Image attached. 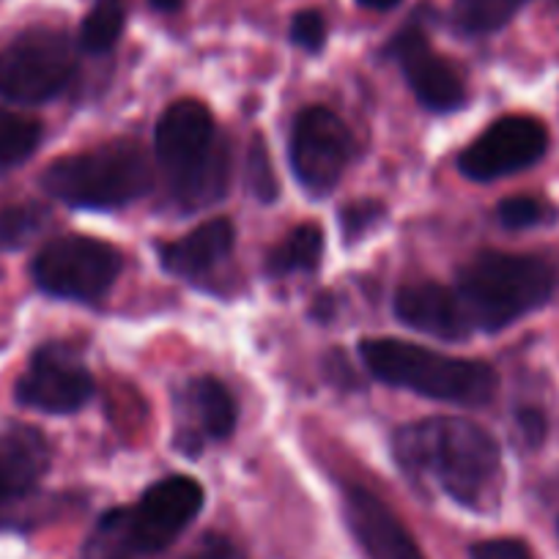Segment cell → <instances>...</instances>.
Listing matches in <instances>:
<instances>
[{
	"instance_id": "cell-1",
	"label": "cell",
	"mask_w": 559,
	"mask_h": 559,
	"mask_svg": "<svg viewBox=\"0 0 559 559\" xmlns=\"http://www.w3.org/2000/svg\"><path fill=\"white\" fill-rule=\"evenodd\" d=\"M395 459L408 475L431 477L450 499L483 510L497 499L502 453L491 433L464 417H428L401 428Z\"/></svg>"
},
{
	"instance_id": "cell-2",
	"label": "cell",
	"mask_w": 559,
	"mask_h": 559,
	"mask_svg": "<svg viewBox=\"0 0 559 559\" xmlns=\"http://www.w3.org/2000/svg\"><path fill=\"white\" fill-rule=\"evenodd\" d=\"M154 143L170 195L181 209L195 212L223 201L230 176L228 152L206 105L195 99L174 102L159 116Z\"/></svg>"
},
{
	"instance_id": "cell-3",
	"label": "cell",
	"mask_w": 559,
	"mask_h": 559,
	"mask_svg": "<svg viewBox=\"0 0 559 559\" xmlns=\"http://www.w3.org/2000/svg\"><path fill=\"white\" fill-rule=\"evenodd\" d=\"M359 354L370 373L392 386H403L423 397L459 406H483L497 395V370L480 359L450 357L417 343L395 337H370L359 343Z\"/></svg>"
},
{
	"instance_id": "cell-4",
	"label": "cell",
	"mask_w": 559,
	"mask_h": 559,
	"mask_svg": "<svg viewBox=\"0 0 559 559\" xmlns=\"http://www.w3.org/2000/svg\"><path fill=\"white\" fill-rule=\"evenodd\" d=\"M554 272L535 255L480 252L459 274V299L472 330L499 332L548 302Z\"/></svg>"
},
{
	"instance_id": "cell-5",
	"label": "cell",
	"mask_w": 559,
	"mask_h": 559,
	"mask_svg": "<svg viewBox=\"0 0 559 559\" xmlns=\"http://www.w3.org/2000/svg\"><path fill=\"white\" fill-rule=\"evenodd\" d=\"M154 185L152 165L138 143L116 140L94 152L61 157L45 170L41 187L78 209H121L146 195Z\"/></svg>"
},
{
	"instance_id": "cell-6",
	"label": "cell",
	"mask_w": 559,
	"mask_h": 559,
	"mask_svg": "<svg viewBox=\"0 0 559 559\" xmlns=\"http://www.w3.org/2000/svg\"><path fill=\"white\" fill-rule=\"evenodd\" d=\"M72 74L74 52L61 31H25L0 50V96L17 105L56 99Z\"/></svg>"
},
{
	"instance_id": "cell-7",
	"label": "cell",
	"mask_w": 559,
	"mask_h": 559,
	"mask_svg": "<svg viewBox=\"0 0 559 559\" xmlns=\"http://www.w3.org/2000/svg\"><path fill=\"white\" fill-rule=\"evenodd\" d=\"M121 272V255L107 241L91 236L52 239L34 258V280L41 292L72 302H96Z\"/></svg>"
},
{
	"instance_id": "cell-8",
	"label": "cell",
	"mask_w": 559,
	"mask_h": 559,
	"mask_svg": "<svg viewBox=\"0 0 559 559\" xmlns=\"http://www.w3.org/2000/svg\"><path fill=\"white\" fill-rule=\"evenodd\" d=\"M203 508V488L192 477L174 475L154 483L140 502L116 515L127 548L138 554H159L195 521Z\"/></svg>"
},
{
	"instance_id": "cell-9",
	"label": "cell",
	"mask_w": 559,
	"mask_h": 559,
	"mask_svg": "<svg viewBox=\"0 0 559 559\" xmlns=\"http://www.w3.org/2000/svg\"><path fill=\"white\" fill-rule=\"evenodd\" d=\"M354 140L346 123L326 107H305L294 118L292 168L310 195H330L341 181Z\"/></svg>"
},
{
	"instance_id": "cell-10",
	"label": "cell",
	"mask_w": 559,
	"mask_h": 559,
	"mask_svg": "<svg viewBox=\"0 0 559 559\" xmlns=\"http://www.w3.org/2000/svg\"><path fill=\"white\" fill-rule=\"evenodd\" d=\"M548 132L532 116H504L461 152L459 170L466 179L493 181L530 168L546 154Z\"/></svg>"
},
{
	"instance_id": "cell-11",
	"label": "cell",
	"mask_w": 559,
	"mask_h": 559,
	"mask_svg": "<svg viewBox=\"0 0 559 559\" xmlns=\"http://www.w3.org/2000/svg\"><path fill=\"white\" fill-rule=\"evenodd\" d=\"M94 395V379L67 348L45 346L17 381V401L47 414H72Z\"/></svg>"
},
{
	"instance_id": "cell-12",
	"label": "cell",
	"mask_w": 559,
	"mask_h": 559,
	"mask_svg": "<svg viewBox=\"0 0 559 559\" xmlns=\"http://www.w3.org/2000/svg\"><path fill=\"white\" fill-rule=\"evenodd\" d=\"M386 52L403 69L408 88L414 91L419 105L433 112H450L464 105V80L442 56L433 52L431 41L417 25H406L403 31H397L386 45Z\"/></svg>"
},
{
	"instance_id": "cell-13",
	"label": "cell",
	"mask_w": 559,
	"mask_h": 559,
	"mask_svg": "<svg viewBox=\"0 0 559 559\" xmlns=\"http://www.w3.org/2000/svg\"><path fill=\"white\" fill-rule=\"evenodd\" d=\"M343 513L354 540L368 559H426L403 521L365 488H348Z\"/></svg>"
},
{
	"instance_id": "cell-14",
	"label": "cell",
	"mask_w": 559,
	"mask_h": 559,
	"mask_svg": "<svg viewBox=\"0 0 559 559\" xmlns=\"http://www.w3.org/2000/svg\"><path fill=\"white\" fill-rule=\"evenodd\" d=\"M395 316L406 326L439 341H464L469 321L461 308L459 294L439 283H414L395 294Z\"/></svg>"
},
{
	"instance_id": "cell-15",
	"label": "cell",
	"mask_w": 559,
	"mask_h": 559,
	"mask_svg": "<svg viewBox=\"0 0 559 559\" xmlns=\"http://www.w3.org/2000/svg\"><path fill=\"white\" fill-rule=\"evenodd\" d=\"M234 225L228 219H209L179 241L163 247V266L176 277H201L234 250Z\"/></svg>"
},
{
	"instance_id": "cell-16",
	"label": "cell",
	"mask_w": 559,
	"mask_h": 559,
	"mask_svg": "<svg viewBox=\"0 0 559 559\" xmlns=\"http://www.w3.org/2000/svg\"><path fill=\"white\" fill-rule=\"evenodd\" d=\"M50 466V444L41 431L28 426H12L0 433V480L9 497L17 499L36 488Z\"/></svg>"
},
{
	"instance_id": "cell-17",
	"label": "cell",
	"mask_w": 559,
	"mask_h": 559,
	"mask_svg": "<svg viewBox=\"0 0 559 559\" xmlns=\"http://www.w3.org/2000/svg\"><path fill=\"white\" fill-rule=\"evenodd\" d=\"M190 406L203 433L212 439H228L236 428V406L230 392L212 376H201L190 384Z\"/></svg>"
},
{
	"instance_id": "cell-18",
	"label": "cell",
	"mask_w": 559,
	"mask_h": 559,
	"mask_svg": "<svg viewBox=\"0 0 559 559\" xmlns=\"http://www.w3.org/2000/svg\"><path fill=\"white\" fill-rule=\"evenodd\" d=\"M321 250H324V234L319 225L305 223L294 228L269 252V272L272 274H292V272H310L319 266Z\"/></svg>"
},
{
	"instance_id": "cell-19",
	"label": "cell",
	"mask_w": 559,
	"mask_h": 559,
	"mask_svg": "<svg viewBox=\"0 0 559 559\" xmlns=\"http://www.w3.org/2000/svg\"><path fill=\"white\" fill-rule=\"evenodd\" d=\"M530 0H455L453 20L464 34L483 36L504 28Z\"/></svg>"
},
{
	"instance_id": "cell-20",
	"label": "cell",
	"mask_w": 559,
	"mask_h": 559,
	"mask_svg": "<svg viewBox=\"0 0 559 559\" xmlns=\"http://www.w3.org/2000/svg\"><path fill=\"white\" fill-rule=\"evenodd\" d=\"M123 23H127V12L121 0H96L80 25V47L91 56L112 50V45L121 39Z\"/></svg>"
},
{
	"instance_id": "cell-21",
	"label": "cell",
	"mask_w": 559,
	"mask_h": 559,
	"mask_svg": "<svg viewBox=\"0 0 559 559\" xmlns=\"http://www.w3.org/2000/svg\"><path fill=\"white\" fill-rule=\"evenodd\" d=\"M41 140V123L17 112L0 110V174L23 165Z\"/></svg>"
},
{
	"instance_id": "cell-22",
	"label": "cell",
	"mask_w": 559,
	"mask_h": 559,
	"mask_svg": "<svg viewBox=\"0 0 559 559\" xmlns=\"http://www.w3.org/2000/svg\"><path fill=\"white\" fill-rule=\"evenodd\" d=\"M41 209L36 206H12L0 212V247L14 250L25 241L34 239L41 228Z\"/></svg>"
},
{
	"instance_id": "cell-23",
	"label": "cell",
	"mask_w": 559,
	"mask_h": 559,
	"mask_svg": "<svg viewBox=\"0 0 559 559\" xmlns=\"http://www.w3.org/2000/svg\"><path fill=\"white\" fill-rule=\"evenodd\" d=\"M247 187L263 203H272L277 198V176H274L261 138H252L250 152H247Z\"/></svg>"
},
{
	"instance_id": "cell-24",
	"label": "cell",
	"mask_w": 559,
	"mask_h": 559,
	"mask_svg": "<svg viewBox=\"0 0 559 559\" xmlns=\"http://www.w3.org/2000/svg\"><path fill=\"white\" fill-rule=\"evenodd\" d=\"M497 214H499V223H502L504 228L524 230V228H532V225L540 223L543 214H546V209H543V203L537 201V198L519 195V198H508V201L499 203Z\"/></svg>"
},
{
	"instance_id": "cell-25",
	"label": "cell",
	"mask_w": 559,
	"mask_h": 559,
	"mask_svg": "<svg viewBox=\"0 0 559 559\" xmlns=\"http://www.w3.org/2000/svg\"><path fill=\"white\" fill-rule=\"evenodd\" d=\"M384 206L379 201H357V203H348L343 206L341 212V228L346 239H357V236L368 234L370 228L384 219Z\"/></svg>"
},
{
	"instance_id": "cell-26",
	"label": "cell",
	"mask_w": 559,
	"mask_h": 559,
	"mask_svg": "<svg viewBox=\"0 0 559 559\" xmlns=\"http://www.w3.org/2000/svg\"><path fill=\"white\" fill-rule=\"evenodd\" d=\"M292 41L308 52H319L326 45V20L316 9H305L292 20Z\"/></svg>"
},
{
	"instance_id": "cell-27",
	"label": "cell",
	"mask_w": 559,
	"mask_h": 559,
	"mask_svg": "<svg viewBox=\"0 0 559 559\" xmlns=\"http://www.w3.org/2000/svg\"><path fill=\"white\" fill-rule=\"evenodd\" d=\"M472 559H532L530 546L515 537H493L469 548Z\"/></svg>"
},
{
	"instance_id": "cell-28",
	"label": "cell",
	"mask_w": 559,
	"mask_h": 559,
	"mask_svg": "<svg viewBox=\"0 0 559 559\" xmlns=\"http://www.w3.org/2000/svg\"><path fill=\"white\" fill-rule=\"evenodd\" d=\"M185 559H245V554L225 535H206Z\"/></svg>"
},
{
	"instance_id": "cell-29",
	"label": "cell",
	"mask_w": 559,
	"mask_h": 559,
	"mask_svg": "<svg viewBox=\"0 0 559 559\" xmlns=\"http://www.w3.org/2000/svg\"><path fill=\"white\" fill-rule=\"evenodd\" d=\"M519 426L532 448H537V444L546 439V417H543V412H537V408H521Z\"/></svg>"
},
{
	"instance_id": "cell-30",
	"label": "cell",
	"mask_w": 559,
	"mask_h": 559,
	"mask_svg": "<svg viewBox=\"0 0 559 559\" xmlns=\"http://www.w3.org/2000/svg\"><path fill=\"white\" fill-rule=\"evenodd\" d=\"M357 3L365 9H373V12H386V9L397 7L401 0H357Z\"/></svg>"
},
{
	"instance_id": "cell-31",
	"label": "cell",
	"mask_w": 559,
	"mask_h": 559,
	"mask_svg": "<svg viewBox=\"0 0 559 559\" xmlns=\"http://www.w3.org/2000/svg\"><path fill=\"white\" fill-rule=\"evenodd\" d=\"M157 12H179L185 0H148Z\"/></svg>"
},
{
	"instance_id": "cell-32",
	"label": "cell",
	"mask_w": 559,
	"mask_h": 559,
	"mask_svg": "<svg viewBox=\"0 0 559 559\" xmlns=\"http://www.w3.org/2000/svg\"><path fill=\"white\" fill-rule=\"evenodd\" d=\"M9 491H7V486H3V480H0V504H7L9 502Z\"/></svg>"
}]
</instances>
